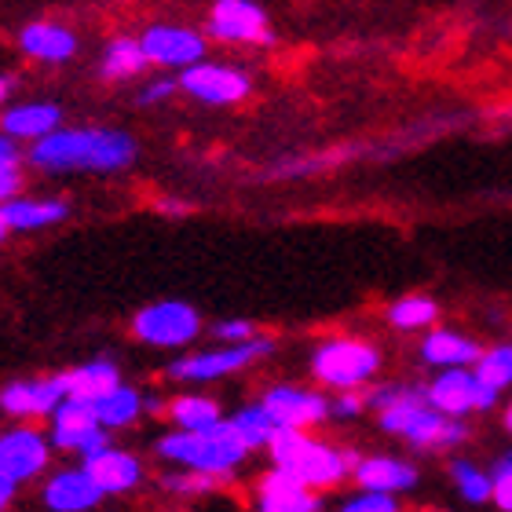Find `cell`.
<instances>
[{
    "mask_svg": "<svg viewBox=\"0 0 512 512\" xmlns=\"http://www.w3.org/2000/svg\"><path fill=\"white\" fill-rule=\"evenodd\" d=\"M30 161L44 172H121L136 161V139L121 128H59L33 143Z\"/></svg>",
    "mask_w": 512,
    "mask_h": 512,
    "instance_id": "obj_1",
    "label": "cell"
},
{
    "mask_svg": "<svg viewBox=\"0 0 512 512\" xmlns=\"http://www.w3.org/2000/svg\"><path fill=\"white\" fill-rule=\"evenodd\" d=\"M366 406L377 410L381 428L392 436L406 439L417 450H439V447H461L469 439V425L454 417L436 414L425 399V388L410 384H381L366 395Z\"/></svg>",
    "mask_w": 512,
    "mask_h": 512,
    "instance_id": "obj_2",
    "label": "cell"
},
{
    "mask_svg": "<svg viewBox=\"0 0 512 512\" xmlns=\"http://www.w3.org/2000/svg\"><path fill=\"white\" fill-rule=\"evenodd\" d=\"M158 454L165 461H176L187 472H205V476H231V472L246 461L249 450L235 436V428L220 421L209 432H169L158 439Z\"/></svg>",
    "mask_w": 512,
    "mask_h": 512,
    "instance_id": "obj_3",
    "label": "cell"
},
{
    "mask_svg": "<svg viewBox=\"0 0 512 512\" xmlns=\"http://www.w3.org/2000/svg\"><path fill=\"white\" fill-rule=\"evenodd\" d=\"M267 450H271L275 469L289 472L293 480H300L315 494L337 487V483L352 472L344 450L330 447V443H322V439H311L308 432H286V428H282Z\"/></svg>",
    "mask_w": 512,
    "mask_h": 512,
    "instance_id": "obj_4",
    "label": "cell"
},
{
    "mask_svg": "<svg viewBox=\"0 0 512 512\" xmlns=\"http://www.w3.org/2000/svg\"><path fill=\"white\" fill-rule=\"evenodd\" d=\"M381 370V352L359 337H330L311 352V377L326 388L352 392Z\"/></svg>",
    "mask_w": 512,
    "mask_h": 512,
    "instance_id": "obj_5",
    "label": "cell"
},
{
    "mask_svg": "<svg viewBox=\"0 0 512 512\" xmlns=\"http://www.w3.org/2000/svg\"><path fill=\"white\" fill-rule=\"evenodd\" d=\"M202 330V315L187 300H158L132 319V337L150 348H183Z\"/></svg>",
    "mask_w": 512,
    "mask_h": 512,
    "instance_id": "obj_6",
    "label": "cell"
},
{
    "mask_svg": "<svg viewBox=\"0 0 512 512\" xmlns=\"http://www.w3.org/2000/svg\"><path fill=\"white\" fill-rule=\"evenodd\" d=\"M275 352V341L271 337H253L246 344H227V348H213V352H198V355H183L169 366L172 381H216V377L238 374L246 370L249 363L264 359V355Z\"/></svg>",
    "mask_w": 512,
    "mask_h": 512,
    "instance_id": "obj_7",
    "label": "cell"
},
{
    "mask_svg": "<svg viewBox=\"0 0 512 512\" xmlns=\"http://www.w3.org/2000/svg\"><path fill=\"white\" fill-rule=\"evenodd\" d=\"M52 447L55 450H70V454H81V461L96 458L103 450H110V432L96 421V410L92 403H81V399H63L59 410L52 414Z\"/></svg>",
    "mask_w": 512,
    "mask_h": 512,
    "instance_id": "obj_8",
    "label": "cell"
},
{
    "mask_svg": "<svg viewBox=\"0 0 512 512\" xmlns=\"http://www.w3.org/2000/svg\"><path fill=\"white\" fill-rule=\"evenodd\" d=\"M271 421L286 432H308V428L322 425L333 414V403L322 392H308L300 384H275L271 392L260 399Z\"/></svg>",
    "mask_w": 512,
    "mask_h": 512,
    "instance_id": "obj_9",
    "label": "cell"
},
{
    "mask_svg": "<svg viewBox=\"0 0 512 512\" xmlns=\"http://www.w3.org/2000/svg\"><path fill=\"white\" fill-rule=\"evenodd\" d=\"M176 85L187 96L213 103V107H235L253 92V77L238 66H216V63H198L191 70H183V77Z\"/></svg>",
    "mask_w": 512,
    "mask_h": 512,
    "instance_id": "obj_10",
    "label": "cell"
},
{
    "mask_svg": "<svg viewBox=\"0 0 512 512\" xmlns=\"http://www.w3.org/2000/svg\"><path fill=\"white\" fill-rule=\"evenodd\" d=\"M52 461V443L44 439V432L37 428H11L0 436V472L8 476L15 487L33 476H41Z\"/></svg>",
    "mask_w": 512,
    "mask_h": 512,
    "instance_id": "obj_11",
    "label": "cell"
},
{
    "mask_svg": "<svg viewBox=\"0 0 512 512\" xmlns=\"http://www.w3.org/2000/svg\"><path fill=\"white\" fill-rule=\"evenodd\" d=\"M209 33L220 41H238V44H271V22H267L264 8L253 0H216L213 15H209Z\"/></svg>",
    "mask_w": 512,
    "mask_h": 512,
    "instance_id": "obj_12",
    "label": "cell"
},
{
    "mask_svg": "<svg viewBox=\"0 0 512 512\" xmlns=\"http://www.w3.org/2000/svg\"><path fill=\"white\" fill-rule=\"evenodd\" d=\"M139 48L147 55V63L183 66V70L198 66L205 55L202 33L187 30V26H150V30L139 37Z\"/></svg>",
    "mask_w": 512,
    "mask_h": 512,
    "instance_id": "obj_13",
    "label": "cell"
},
{
    "mask_svg": "<svg viewBox=\"0 0 512 512\" xmlns=\"http://www.w3.org/2000/svg\"><path fill=\"white\" fill-rule=\"evenodd\" d=\"M66 399L63 377H33L0 388V410L11 417H52Z\"/></svg>",
    "mask_w": 512,
    "mask_h": 512,
    "instance_id": "obj_14",
    "label": "cell"
},
{
    "mask_svg": "<svg viewBox=\"0 0 512 512\" xmlns=\"http://www.w3.org/2000/svg\"><path fill=\"white\" fill-rule=\"evenodd\" d=\"M256 512H319V494L289 472L271 469L256 483Z\"/></svg>",
    "mask_w": 512,
    "mask_h": 512,
    "instance_id": "obj_15",
    "label": "cell"
},
{
    "mask_svg": "<svg viewBox=\"0 0 512 512\" xmlns=\"http://www.w3.org/2000/svg\"><path fill=\"white\" fill-rule=\"evenodd\" d=\"M425 399L436 414L458 421L476 410V374L472 370H439L425 384Z\"/></svg>",
    "mask_w": 512,
    "mask_h": 512,
    "instance_id": "obj_16",
    "label": "cell"
},
{
    "mask_svg": "<svg viewBox=\"0 0 512 512\" xmlns=\"http://www.w3.org/2000/svg\"><path fill=\"white\" fill-rule=\"evenodd\" d=\"M99 502H103V491L85 469H63L44 483V505L52 512H92Z\"/></svg>",
    "mask_w": 512,
    "mask_h": 512,
    "instance_id": "obj_17",
    "label": "cell"
},
{
    "mask_svg": "<svg viewBox=\"0 0 512 512\" xmlns=\"http://www.w3.org/2000/svg\"><path fill=\"white\" fill-rule=\"evenodd\" d=\"M81 469L92 476V483L103 491V498H107V494H128L143 480L139 458H132L128 450H118V447H110V450H103V454H96V458L81 461Z\"/></svg>",
    "mask_w": 512,
    "mask_h": 512,
    "instance_id": "obj_18",
    "label": "cell"
},
{
    "mask_svg": "<svg viewBox=\"0 0 512 512\" xmlns=\"http://www.w3.org/2000/svg\"><path fill=\"white\" fill-rule=\"evenodd\" d=\"M355 483L363 487V491H374V494H399V491H410L417 483V469L410 461L403 458H384V454H374V458H363L359 465L352 469Z\"/></svg>",
    "mask_w": 512,
    "mask_h": 512,
    "instance_id": "obj_19",
    "label": "cell"
},
{
    "mask_svg": "<svg viewBox=\"0 0 512 512\" xmlns=\"http://www.w3.org/2000/svg\"><path fill=\"white\" fill-rule=\"evenodd\" d=\"M480 355V344L458 330H432L421 341V359L428 366H439V370H469L480 363Z\"/></svg>",
    "mask_w": 512,
    "mask_h": 512,
    "instance_id": "obj_20",
    "label": "cell"
},
{
    "mask_svg": "<svg viewBox=\"0 0 512 512\" xmlns=\"http://www.w3.org/2000/svg\"><path fill=\"white\" fill-rule=\"evenodd\" d=\"M19 48L44 63H66L77 52V37L63 22H30L19 33Z\"/></svg>",
    "mask_w": 512,
    "mask_h": 512,
    "instance_id": "obj_21",
    "label": "cell"
},
{
    "mask_svg": "<svg viewBox=\"0 0 512 512\" xmlns=\"http://www.w3.org/2000/svg\"><path fill=\"white\" fill-rule=\"evenodd\" d=\"M59 118H63V110L55 103H22V107H8L0 114V128L8 139H44L59 132Z\"/></svg>",
    "mask_w": 512,
    "mask_h": 512,
    "instance_id": "obj_22",
    "label": "cell"
},
{
    "mask_svg": "<svg viewBox=\"0 0 512 512\" xmlns=\"http://www.w3.org/2000/svg\"><path fill=\"white\" fill-rule=\"evenodd\" d=\"M59 377H63L66 399H81V403H96V399L110 395L114 388H121L118 366L110 363V359H96V363L66 370V374H59Z\"/></svg>",
    "mask_w": 512,
    "mask_h": 512,
    "instance_id": "obj_23",
    "label": "cell"
},
{
    "mask_svg": "<svg viewBox=\"0 0 512 512\" xmlns=\"http://www.w3.org/2000/svg\"><path fill=\"white\" fill-rule=\"evenodd\" d=\"M0 216L8 220L11 231H37V227L63 224L70 216V205L63 198H11L0 205Z\"/></svg>",
    "mask_w": 512,
    "mask_h": 512,
    "instance_id": "obj_24",
    "label": "cell"
},
{
    "mask_svg": "<svg viewBox=\"0 0 512 512\" xmlns=\"http://www.w3.org/2000/svg\"><path fill=\"white\" fill-rule=\"evenodd\" d=\"M165 414L180 425V432H209V428L224 421L220 403L209 399V395H176V399H169Z\"/></svg>",
    "mask_w": 512,
    "mask_h": 512,
    "instance_id": "obj_25",
    "label": "cell"
},
{
    "mask_svg": "<svg viewBox=\"0 0 512 512\" xmlns=\"http://www.w3.org/2000/svg\"><path fill=\"white\" fill-rule=\"evenodd\" d=\"M227 425L235 428V436L242 439V447L246 450H264L275 443V436L282 432V428L271 421V414H267L264 406L253 403V406H242L238 414L227 417Z\"/></svg>",
    "mask_w": 512,
    "mask_h": 512,
    "instance_id": "obj_26",
    "label": "cell"
},
{
    "mask_svg": "<svg viewBox=\"0 0 512 512\" xmlns=\"http://www.w3.org/2000/svg\"><path fill=\"white\" fill-rule=\"evenodd\" d=\"M92 410H96V421L103 428H125L132 425L139 414H143V395H139V388H128V384H121V388H114L110 395H103V399H96L92 403Z\"/></svg>",
    "mask_w": 512,
    "mask_h": 512,
    "instance_id": "obj_27",
    "label": "cell"
},
{
    "mask_svg": "<svg viewBox=\"0 0 512 512\" xmlns=\"http://www.w3.org/2000/svg\"><path fill=\"white\" fill-rule=\"evenodd\" d=\"M143 66H147V55H143L139 41H132V37H118V41L107 44L103 63H99V74L107 77V81H125V77H136Z\"/></svg>",
    "mask_w": 512,
    "mask_h": 512,
    "instance_id": "obj_28",
    "label": "cell"
},
{
    "mask_svg": "<svg viewBox=\"0 0 512 512\" xmlns=\"http://www.w3.org/2000/svg\"><path fill=\"white\" fill-rule=\"evenodd\" d=\"M439 319V304L425 293H410V297H399L388 308V322L395 330H425Z\"/></svg>",
    "mask_w": 512,
    "mask_h": 512,
    "instance_id": "obj_29",
    "label": "cell"
},
{
    "mask_svg": "<svg viewBox=\"0 0 512 512\" xmlns=\"http://www.w3.org/2000/svg\"><path fill=\"white\" fill-rule=\"evenodd\" d=\"M476 384L491 388V392L502 395L505 388L512 384V344H498V348H487L476 363Z\"/></svg>",
    "mask_w": 512,
    "mask_h": 512,
    "instance_id": "obj_30",
    "label": "cell"
},
{
    "mask_svg": "<svg viewBox=\"0 0 512 512\" xmlns=\"http://www.w3.org/2000/svg\"><path fill=\"white\" fill-rule=\"evenodd\" d=\"M450 476H454V487H458V494L465 502H472V505L491 502V494H494L491 472L476 469L472 461L461 458V461H450Z\"/></svg>",
    "mask_w": 512,
    "mask_h": 512,
    "instance_id": "obj_31",
    "label": "cell"
},
{
    "mask_svg": "<svg viewBox=\"0 0 512 512\" xmlns=\"http://www.w3.org/2000/svg\"><path fill=\"white\" fill-rule=\"evenodd\" d=\"M220 476H205V472H180V476H165L161 487L172 494H209L220 487Z\"/></svg>",
    "mask_w": 512,
    "mask_h": 512,
    "instance_id": "obj_32",
    "label": "cell"
},
{
    "mask_svg": "<svg viewBox=\"0 0 512 512\" xmlns=\"http://www.w3.org/2000/svg\"><path fill=\"white\" fill-rule=\"evenodd\" d=\"M341 512H403V509H399V502H395L392 494L363 491V494H355V498H348V502L341 505Z\"/></svg>",
    "mask_w": 512,
    "mask_h": 512,
    "instance_id": "obj_33",
    "label": "cell"
},
{
    "mask_svg": "<svg viewBox=\"0 0 512 512\" xmlns=\"http://www.w3.org/2000/svg\"><path fill=\"white\" fill-rule=\"evenodd\" d=\"M491 483H494L491 502L498 505L502 512H512V469H509V465H502V461H494Z\"/></svg>",
    "mask_w": 512,
    "mask_h": 512,
    "instance_id": "obj_34",
    "label": "cell"
},
{
    "mask_svg": "<svg viewBox=\"0 0 512 512\" xmlns=\"http://www.w3.org/2000/svg\"><path fill=\"white\" fill-rule=\"evenodd\" d=\"M213 333L220 337V341H227V344H246V341H253V322H246V319L216 322Z\"/></svg>",
    "mask_w": 512,
    "mask_h": 512,
    "instance_id": "obj_35",
    "label": "cell"
},
{
    "mask_svg": "<svg viewBox=\"0 0 512 512\" xmlns=\"http://www.w3.org/2000/svg\"><path fill=\"white\" fill-rule=\"evenodd\" d=\"M172 92H176L172 81H150V85L139 92V103H143V107H154V103H161V99H169Z\"/></svg>",
    "mask_w": 512,
    "mask_h": 512,
    "instance_id": "obj_36",
    "label": "cell"
},
{
    "mask_svg": "<svg viewBox=\"0 0 512 512\" xmlns=\"http://www.w3.org/2000/svg\"><path fill=\"white\" fill-rule=\"evenodd\" d=\"M366 410V399L363 395H355V392H344L337 403H333V414L337 417H359Z\"/></svg>",
    "mask_w": 512,
    "mask_h": 512,
    "instance_id": "obj_37",
    "label": "cell"
},
{
    "mask_svg": "<svg viewBox=\"0 0 512 512\" xmlns=\"http://www.w3.org/2000/svg\"><path fill=\"white\" fill-rule=\"evenodd\" d=\"M19 169V147L8 136H0V172Z\"/></svg>",
    "mask_w": 512,
    "mask_h": 512,
    "instance_id": "obj_38",
    "label": "cell"
},
{
    "mask_svg": "<svg viewBox=\"0 0 512 512\" xmlns=\"http://www.w3.org/2000/svg\"><path fill=\"white\" fill-rule=\"evenodd\" d=\"M19 194V169H8V172H0V205L11 202Z\"/></svg>",
    "mask_w": 512,
    "mask_h": 512,
    "instance_id": "obj_39",
    "label": "cell"
},
{
    "mask_svg": "<svg viewBox=\"0 0 512 512\" xmlns=\"http://www.w3.org/2000/svg\"><path fill=\"white\" fill-rule=\"evenodd\" d=\"M11 498H15V483H11L8 476H4V472H0V512L8 509V505H11Z\"/></svg>",
    "mask_w": 512,
    "mask_h": 512,
    "instance_id": "obj_40",
    "label": "cell"
},
{
    "mask_svg": "<svg viewBox=\"0 0 512 512\" xmlns=\"http://www.w3.org/2000/svg\"><path fill=\"white\" fill-rule=\"evenodd\" d=\"M158 209H161V213H172V216H180V213H191V205L176 202V198H165V202H161Z\"/></svg>",
    "mask_w": 512,
    "mask_h": 512,
    "instance_id": "obj_41",
    "label": "cell"
},
{
    "mask_svg": "<svg viewBox=\"0 0 512 512\" xmlns=\"http://www.w3.org/2000/svg\"><path fill=\"white\" fill-rule=\"evenodd\" d=\"M165 406L169 403H161L158 395H143V410H147V414H165Z\"/></svg>",
    "mask_w": 512,
    "mask_h": 512,
    "instance_id": "obj_42",
    "label": "cell"
},
{
    "mask_svg": "<svg viewBox=\"0 0 512 512\" xmlns=\"http://www.w3.org/2000/svg\"><path fill=\"white\" fill-rule=\"evenodd\" d=\"M8 92H11V77H0V103L8 99Z\"/></svg>",
    "mask_w": 512,
    "mask_h": 512,
    "instance_id": "obj_43",
    "label": "cell"
},
{
    "mask_svg": "<svg viewBox=\"0 0 512 512\" xmlns=\"http://www.w3.org/2000/svg\"><path fill=\"white\" fill-rule=\"evenodd\" d=\"M505 432H509V436H512V403L505 406Z\"/></svg>",
    "mask_w": 512,
    "mask_h": 512,
    "instance_id": "obj_44",
    "label": "cell"
},
{
    "mask_svg": "<svg viewBox=\"0 0 512 512\" xmlns=\"http://www.w3.org/2000/svg\"><path fill=\"white\" fill-rule=\"evenodd\" d=\"M11 235V227H8V220H4V216H0V242H4V238Z\"/></svg>",
    "mask_w": 512,
    "mask_h": 512,
    "instance_id": "obj_45",
    "label": "cell"
},
{
    "mask_svg": "<svg viewBox=\"0 0 512 512\" xmlns=\"http://www.w3.org/2000/svg\"><path fill=\"white\" fill-rule=\"evenodd\" d=\"M425 512H439V509H425Z\"/></svg>",
    "mask_w": 512,
    "mask_h": 512,
    "instance_id": "obj_46",
    "label": "cell"
}]
</instances>
